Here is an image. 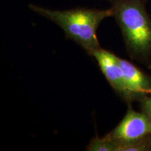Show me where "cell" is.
I'll list each match as a JSON object with an SVG mask.
<instances>
[{"label":"cell","instance_id":"6da1fadb","mask_svg":"<svg viewBox=\"0 0 151 151\" xmlns=\"http://www.w3.org/2000/svg\"><path fill=\"white\" fill-rule=\"evenodd\" d=\"M130 58L151 68V17L146 0H108Z\"/></svg>","mask_w":151,"mask_h":151},{"label":"cell","instance_id":"7a4b0ae2","mask_svg":"<svg viewBox=\"0 0 151 151\" xmlns=\"http://www.w3.org/2000/svg\"><path fill=\"white\" fill-rule=\"evenodd\" d=\"M28 6L36 14L51 20L62 28L67 39L78 43L91 56L96 50L101 48L97 35L100 23L106 18L112 17L111 9L79 7L58 11L31 4Z\"/></svg>","mask_w":151,"mask_h":151},{"label":"cell","instance_id":"3957f363","mask_svg":"<svg viewBox=\"0 0 151 151\" xmlns=\"http://www.w3.org/2000/svg\"><path fill=\"white\" fill-rule=\"evenodd\" d=\"M151 135V122L144 113L138 112L129 104L128 110L122 121L107 137L114 143L137 141Z\"/></svg>","mask_w":151,"mask_h":151},{"label":"cell","instance_id":"277c9868","mask_svg":"<svg viewBox=\"0 0 151 151\" xmlns=\"http://www.w3.org/2000/svg\"><path fill=\"white\" fill-rule=\"evenodd\" d=\"M92 57L97 60L100 70L114 91L128 105L132 101H136L134 96L128 89L124 80L123 71L118 62V56L111 51L101 48L94 52Z\"/></svg>","mask_w":151,"mask_h":151},{"label":"cell","instance_id":"5b68a950","mask_svg":"<svg viewBox=\"0 0 151 151\" xmlns=\"http://www.w3.org/2000/svg\"><path fill=\"white\" fill-rule=\"evenodd\" d=\"M118 60L123 71L128 89L134 96L136 100L139 101L144 96L151 94V77L143 73L132 62L118 57Z\"/></svg>","mask_w":151,"mask_h":151},{"label":"cell","instance_id":"8992f818","mask_svg":"<svg viewBox=\"0 0 151 151\" xmlns=\"http://www.w3.org/2000/svg\"><path fill=\"white\" fill-rule=\"evenodd\" d=\"M116 151L151 150V135L137 141L115 143Z\"/></svg>","mask_w":151,"mask_h":151},{"label":"cell","instance_id":"52a82bcc","mask_svg":"<svg viewBox=\"0 0 151 151\" xmlns=\"http://www.w3.org/2000/svg\"><path fill=\"white\" fill-rule=\"evenodd\" d=\"M88 151H116V144L106 136L93 138L87 146Z\"/></svg>","mask_w":151,"mask_h":151},{"label":"cell","instance_id":"ba28073f","mask_svg":"<svg viewBox=\"0 0 151 151\" xmlns=\"http://www.w3.org/2000/svg\"><path fill=\"white\" fill-rule=\"evenodd\" d=\"M141 111L145 113L151 122V97L146 95L139 100Z\"/></svg>","mask_w":151,"mask_h":151},{"label":"cell","instance_id":"9c48e42d","mask_svg":"<svg viewBox=\"0 0 151 151\" xmlns=\"http://www.w3.org/2000/svg\"></svg>","mask_w":151,"mask_h":151}]
</instances>
